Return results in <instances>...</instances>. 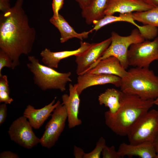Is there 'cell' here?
I'll return each mask as SVG.
<instances>
[{
    "label": "cell",
    "instance_id": "cell-1",
    "mask_svg": "<svg viewBox=\"0 0 158 158\" xmlns=\"http://www.w3.org/2000/svg\"><path fill=\"white\" fill-rule=\"evenodd\" d=\"M24 0H16L13 6L0 16V49L11 59L14 69L22 54L32 51L36 38L35 28L29 24L23 8Z\"/></svg>",
    "mask_w": 158,
    "mask_h": 158
},
{
    "label": "cell",
    "instance_id": "cell-2",
    "mask_svg": "<svg viewBox=\"0 0 158 158\" xmlns=\"http://www.w3.org/2000/svg\"><path fill=\"white\" fill-rule=\"evenodd\" d=\"M154 101L121 91L117 111L114 114L108 111L104 113L105 124L116 135L126 136L137 120L154 104Z\"/></svg>",
    "mask_w": 158,
    "mask_h": 158
},
{
    "label": "cell",
    "instance_id": "cell-3",
    "mask_svg": "<svg viewBox=\"0 0 158 158\" xmlns=\"http://www.w3.org/2000/svg\"><path fill=\"white\" fill-rule=\"evenodd\" d=\"M121 78V92L137 95L146 99L158 97V76L149 68L133 67Z\"/></svg>",
    "mask_w": 158,
    "mask_h": 158
},
{
    "label": "cell",
    "instance_id": "cell-4",
    "mask_svg": "<svg viewBox=\"0 0 158 158\" xmlns=\"http://www.w3.org/2000/svg\"><path fill=\"white\" fill-rule=\"evenodd\" d=\"M29 62L27 66L33 75L34 83L44 91L48 90H59L61 92L66 90V84L71 82V73H61L53 68L40 63L34 56H29Z\"/></svg>",
    "mask_w": 158,
    "mask_h": 158
},
{
    "label": "cell",
    "instance_id": "cell-5",
    "mask_svg": "<svg viewBox=\"0 0 158 158\" xmlns=\"http://www.w3.org/2000/svg\"><path fill=\"white\" fill-rule=\"evenodd\" d=\"M158 132V111L149 110L140 116L130 128L126 136L129 143H153Z\"/></svg>",
    "mask_w": 158,
    "mask_h": 158
},
{
    "label": "cell",
    "instance_id": "cell-6",
    "mask_svg": "<svg viewBox=\"0 0 158 158\" xmlns=\"http://www.w3.org/2000/svg\"><path fill=\"white\" fill-rule=\"evenodd\" d=\"M111 35L110 44L90 69L99 61L111 56L117 58L123 68L126 69L128 66L127 62V54L130 47L133 44L145 40L137 28L133 29L130 35L127 36H121L114 31L111 32Z\"/></svg>",
    "mask_w": 158,
    "mask_h": 158
},
{
    "label": "cell",
    "instance_id": "cell-7",
    "mask_svg": "<svg viewBox=\"0 0 158 158\" xmlns=\"http://www.w3.org/2000/svg\"><path fill=\"white\" fill-rule=\"evenodd\" d=\"M158 60V37L152 41H144L130 47L127 54L128 66L149 68L153 61Z\"/></svg>",
    "mask_w": 158,
    "mask_h": 158
},
{
    "label": "cell",
    "instance_id": "cell-8",
    "mask_svg": "<svg viewBox=\"0 0 158 158\" xmlns=\"http://www.w3.org/2000/svg\"><path fill=\"white\" fill-rule=\"evenodd\" d=\"M51 116V118L45 126L44 132L40 138L42 146L48 148L55 145L65 127L68 115L65 106L60 104Z\"/></svg>",
    "mask_w": 158,
    "mask_h": 158
},
{
    "label": "cell",
    "instance_id": "cell-9",
    "mask_svg": "<svg viewBox=\"0 0 158 158\" xmlns=\"http://www.w3.org/2000/svg\"><path fill=\"white\" fill-rule=\"evenodd\" d=\"M32 128L23 116L12 122L8 133L12 141L24 148L31 149L40 142V139L35 135Z\"/></svg>",
    "mask_w": 158,
    "mask_h": 158
},
{
    "label": "cell",
    "instance_id": "cell-10",
    "mask_svg": "<svg viewBox=\"0 0 158 158\" xmlns=\"http://www.w3.org/2000/svg\"><path fill=\"white\" fill-rule=\"evenodd\" d=\"M111 42L110 37L100 42L92 43L85 51L75 56L77 75H83L89 70L102 56Z\"/></svg>",
    "mask_w": 158,
    "mask_h": 158
},
{
    "label": "cell",
    "instance_id": "cell-11",
    "mask_svg": "<svg viewBox=\"0 0 158 158\" xmlns=\"http://www.w3.org/2000/svg\"><path fill=\"white\" fill-rule=\"evenodd\" d=\"M121 80V78L115 75L85 73L78 75L75 84L76 90L80 95L85 89L95 85L111 84L120 87Z\"/></svg>",
    "mask_w": 158,
    "mask_h": 158
},
{
    "label": "cell",
    "instance_id": "cell-12",
    "mask_svg": "<svg viewBox=\"0 0 158 158\" xmlns=\"http://www.w3.org/2000/svg\"><path fill=\"white\" fill-rule=\"evenodd\" d=\"M69 95L65 94L62 96V104L66 108L68 115V126L69 128L79 125L82 123L78 117L80 103L79 95L75 84L69 85Z\"/></svg>",
    "mask_w": 158,
    "mask_h": 158
},
{
    "label": "cell",
    "instance_id": "cell-13",
    "mask_svg": "<svg viewBox=\"0 0 158 158\" xmlns=\"http://www.w3.org/2000/svg\"><path fill=\"white\" fill-rule=\"evenodd\" d=\"M153 8L141 0H108L104 13L105 15H113L116 13L124 14L145 11Z\"/></svg>",
    "mask_w": 158,
    "mask_h": 158
},
{
    "label": "cell",
    "instance_id": "cell-14",
    "mask_svg": "<svg viewBox=\"0 0 158 158\" xmlns=\"http://www.w3.org/2000/svg\"><path fill=\"white\" fill-rule=\"evenodd\" d=\"M56 98L55 97L49 104L40 109H35L30 104L27 106L23 113V116L28 119L32 128L39 129L51 115V113L61 103L59 100L55 103Z\"/></svg>",
    "mask_w": 158,
    "mask_h": 158
},
{
    "label": "cell",
    "instance_id": "cell-15",
    "mask_svg": "<svg viewBox=\"0 0 158 158\" xmlns=\"http://www.w3.org/2000/svg\"><path fill=\"white\" fill-rule=\"evenodd\" d=\"M80 47L77 49L71 51H64L52 52L47 48H45L40 53L42 61L44 65L54 68H58L60 61L69 57L79 54L87 50L91 44L80 42Z\"/></svg>",
    "mask_w": 158,
    "mask_h": 158
},
{
    "label": "cell",
    "instance_id": "cell-16",
    "mask_svg": "<svg viewBox=\"0 0 158 158\" xmlns=\"http://www.w3.org/2000/svg\"><path fill=\"white\" fill-rule=\"evenodd\" d=\"M118 151L122 158L126 156H135L142 158H157L153 143L150 142L136 144L123 142L120 145Z\"/></svg>",
    "mask_w": 158,
    "mask_h": 158
},
{
    "label": "cell",
    "instance_id": "cell-17",
    "mask_svg": "<svg viewBox=\"0 0 158 158\" xmlns=\"http://www.w3.org/2000/svg\"><path fill=\"white\" fill-rule=\"evenodd\" d=\"M126 70L117 58L111 56L99 61L86 73L114 75L122 78L127 74V71Z\"/></svg>",
    "mask_w": 158,
    "mask_h": 158
},
{
    "label": "cell",
    "instance_id": "cell-18",
    "mask_svg": "<svg viewBox=\"0 0 158 158\" xmlns=\"http://www.w3.org/2000/svg\"><path fill=\"white\" fill-rule=\"evenodd\" d=\"M49 21L60 32V42L61 43L65 42L73 38H76L82 41L83 39L87 38L89 34L93 31L91 29L88 31H84L81 33L77 32L59 14L57 18H55L52 17Z\"/></svg>",
    "mask_w": 158,
    "mask_h": 158
},
{
    "label": "cell",
    "instance_id": "cell-19",
    "mask_svg": "<svg viewBox=\"0 0 158 158\" xmlns=\"http://www.w3.org/2000/svg\"><path fill=\"white\" fill-rule=\"evenodd\" d=\"M107 0H91L89 6L82 9V16L87 24L90 25L104 17Z\"/></svg>",
    "mask_w": 158,
    "mask_h": 158
},
{
    "label": "cell",
    "instance_id": "cell-20",
    "mask_svg": "<svg viewBox=\"0 0 158 158\" xmlns=\"http://www.w3.org/2000/svg\"><path fill=\"white\" fill-rule=\"evenodd\" d=\"M121 91L114 88H108L98 96L100 105H104L109 108L110 112L114 114L119 109Z\"/></svg>",
    "mask_w": 158,
    "mask_h": 158
},
{
    "label": "cell",
    "instance_id": "cell-21",
    "mask_svg": "<svg viewBox=\"0 0 158 158\" xmlns=\"http://www.w3.org/2000/svg\"><path fill=\"white\" fill-rule=\"evenodd\" d=\"M132 16L135 21L158 28V7L145 11L132 13Z\"/></svg>",
    "mask_w": 158,
    "mask_h": 158
},
{
    "label": "cell",
    "instance_id": "cell-22",
    "mask_svg": "<svg viewBox=\"0 0 158 158\" xmlns=\"http://www.w3.org/2000/svg\"><path fill=\"white\" fill-rule=\"evenodd\" d=\"M106 145V140L101 137L98 141L94 149L88 153H85L83 158H99L102 150Z\"/></svg>",
    "mask_w": 158,
    "mask_h": 158
},
{
    "label": "cell",
    "instance_id": "cell-23",
    "mask_svg": "<svg viewBox=\"0 0 158 158\" xmlns=\"http://www.w3.org/2000/svg\"><path fill=\"white\" fill-rule=\"evenodd\" d=\"M5 67L14 69L13 62L10 57L4 51L0 49V75L2 74L1 71Z\"/></svg>",
    "mask_w": 158,
    "mask_h": 158
},
{
    "label": "cell",
    "instance_id": "cell-24",
    "mask_svg": "<svg viewBox=\"0 0 158 158\" xmlns=\"http://www.w3.org/2000/svg\"><path fill=\"white\" fill-rule=\"evenodd\" d=\"M102 154L103 158H122L118 151L116 150L114 146L109 147L106 145L102 150Z\"/></svg>",
    "mask_w": 158,
    "mask_h": 158
},
{
    "label": "cell",
    "instance_id": "cell-25",
    "mask_svg": "<svg viewBox=\"0 0 158 158\" xmlns=\"http://www.w3.org/2000/svg\"><path fill=\"white\" fill-rule=\"evenodd\" d=\"M64 0H53L52 7L53 14L52 17L55 18L58 17L59 11L63 8Z\"/></svg>",
    "mask_w": 158,
    "mask_h": 158
},
{
    "label": "cell",
    "instance_id": "cell-26",
    "mask_svg": "<svg viewBox=\"0 0 158 158\" xmlns=\"http://www.w3.org/2000/svg\"><path fill=\"white\" fill-rule=\"evenodd\" d=\"M0 91H4L10 93L8 81L6 75H0Z\"/></svg>",
    "mask_w": 158,
    "mask_h": 158
},
{
    "label": "cell",
    "instance_id": "cell-27",
    "mask_svg": "<svg viewBox=\"0 0 158 158\" xmlns=\"http://www.w3.org/2000/svg\"><path fill=\"white\" fill-rule=\"evenodd\" d=\"M9 93L4 91H0V102H3L6 104H10L13 99L10 97Z\"/></svg>",
    "mask_w": 158,
    "mask_h": 158
},
{
    "label": "cell",
    "instance_id": "cell-28",
    "mask_svg": "<svg viewBox=\"0 0 158 158\" xmlns=\"http://www.w3.org/2000/svg\"><path fill=\"white\" fill-rule=\"evenodd\" d=\"M7 107L5 103L0 105V125H1L5 121L7 115Z\"/></svg>",
    "mask_w": 158,
    "mask_h": 158
},
{
    "label": "cell",
    "instance_id": "cell-29",
    "mask_svg": "<svg viewBox=\"0 0 158 158\" xmlns=\"http://www.w3.org/2000/svg\"><path fill=\"white\" fill-rule=\"evenodd\" d=\"M10 0H0V10L1 13L5 12L11 8Z\"/></svg>",
    "mask_w": 158,
    "mask_h": 158
},
{
    "label": "cell",
    "instance_id": "cell-30",
    "mask_svg": "<svg viewBox=\"0 0 158 158\" xmlns=\"http://www.w3.org/2000/svg\"><path fill=\"white\" fill-rule=\"evenodd\" d=\"M0 158H19V156L17 154L8 151L3 152L0 154Z\"/></svg>",
    "mask_w": 158,
    "mask_h": 158
},
{
    "label": "cell",
    "instance_id": "cell-31",
    "mask_svg": "<svg viewBox=\"0 0 158 158\" xmlns=\"http://www.w3.org/2000/svg\"><path fill=\"white\" fill-rule=\"evenodd\" d=\"M85 153L81 148L75 146L73 148V154L75 158H83Z\"/></svg>",
    "mask_w": 158,
    "mask_h": 158
},
{
    "label": "cell",
    "instance_id": "cell-32",
    "mask_svg": "<svg viewBox=\"0 0 158 158\" xmlns=\"http://www.w3.org/2000/svg\"><path fill=\"white\" fill-rule=\"evenodd\" d=\"M78 4L80 8L83 9L89 5L91 0H75Z\"/></svg>",
    "mask_w": 158,
    "mask_h": 158
},
{
    "label": "cell",
    "instance_id": "cell-33",
    "mask_svg": "<svg viewBox=\"0 0 158 158\" xmlns=\"http://www.w3.org/2000/svg\"><path fill=\"white\" fill-rule=\"evenodd\" d=\"M142 1L154 7H158V0H141Z\"/></svg>",
    "mask_w": 158,
    "mask_h": 158
},
{
    "label": "cell",
    "instance_id": "cell-34",
    "mask_svg": "<svg viewBox=\"0 0 158 158\" xmlns=\"http://www.w3.org/2000/svg\"><path fill=\"white\" fill-rule=\"evenodd\" d=\"M153 144L156 153L157 158H158V132L154 141Z\"/></svg>",
    "mask_w": 158,
    "mask_h": 158
},
{
    "label": "cell",
    "instance_id": "cell-35",
    "mask_svg": "<svg viewBox=\"0 0 158 158\" xmlns=\"http://www.w3.org/2000/svg\"><path fill=\"white\" fill-rule=\"evenodd\" d=\"M154 104L158 105V97L154 100Z\"/></svg>",
    "mask_w": 158,
    "mask_h": 158
}]
</instances>
